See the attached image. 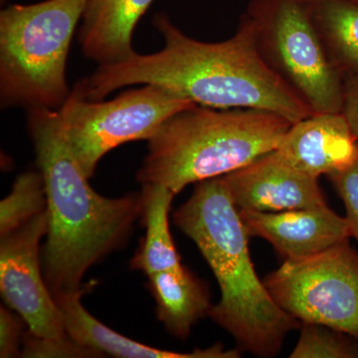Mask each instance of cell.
Here are the masks:
<instances>
[{"instance_id": "12", "label": "cell", "mask_w": 358, "mask_h": 358, "mask_svg": "<svg viewBox=\"0 0 358 358\" xmlns=\"http://www.w3.org/2000/svg\"><path fill=\"white\" fill-rule=\"evenodd\" d=\"M299 171L319 178L358 159V140L341 113L313 114L294 122L275 150Z\"/></svg>"}, {"instance_id": "4", "label": "cell", "mask_w": 358, "mask_h": 358, "mask_svg": "<svg viewBox=\"0 0 358 358\" xmlns=\"http://www.w3.org/2000/svg\"><path fill=\"white\" fill-rule=\"evenodd\" d=\"M292 124L266 110L193 106L167 120L148 141L136 178L143 185L164 186L178 194L192 183L226 176L274 152Z\"/></svg>"}, {"instance_id": "8", "label": "cell", "mask_w": 358, "mask_h": 358, "mask_svg": "<svg viewBox=\"0 0 358 358\" xmlns=\"http://www.w3.org/2000/svg\"><path fill=\"white\" fill-rule=\"evenodd\" d=\"M264 284L301 324H324L358 341V253L348 240L310 258L285 261Z\"/></svg>"}, {"instance_id": "15", "label": "cell", "mask_w": 358, "mask_h": 358, "mask_svg": "<svg viewBox=\"0 0 358 358\" xmlns=\"http://www.w3.org/2000/svg\"><path fill=\"white\" fill-rule=\"evenodd\" d=\"M157 319L176 338L185 339L212 306L205 285L183 267L148 275Z\"/></svg>"}, {"instance_id": "5", "label": "cell", "mask_w": 358, "mask_h": 358, "mask_svg": "<svg viewBox=\"0 0 358 358\" xmlns=\"http://www.w3.org/2000/svg\"><path fill=\"white\" fill-rule=\"evenodd\" d=\"M88 0L13 4L0 13L1 107L58 110L69 98L66 76L77 25Z\"/></svg>"}, {"instance_id": "1", "label": "cell", "mask_w": 358, "mask_h": 358, "mask_svg": "<svg viewBox=\"0 0 358 358\" xmlns=\"http://www.w3.org/2000/svg\"><path fill=\"white\" fill-rule=\"evenodd\" d=\"M152 24L164 39L162 50L147 55L136 52L117 64L98 66L75 85L78 93L102 101L117 90L155 85L214 109L266 110L292 124L313 115L264 61L245 14L235 34L221 42L192 38L166 13L155 15Z\"/></svg>"}, {"instance_id": "13", "label": "cell", "mask_w": 358, "mask_h": 358, "mask_svg": "<svg viewBox=\"0 0 358 358\" xmlns=\"http://www.w3.org/2000/svg\"><path fill=\"white\" fill-rule=\"evenodd\" d=\"M155 0H88L79 31L85 57L99 66L117 64L136 53V25Z\"/></svg>"}, {"instance_id": "9", "label": "cell", "mask_w": 358, "mask_h": 358, "mask_svg": "<svg viewBox=\"0 0 358 358\" xmlns=\"http://www.w3.org/2000/svg\"><path fill=\"white\" fill-rule=\"evenodd\" d=\"M48 231L47 211L1 237L0 292L6 305L20 315L34 336H67L64 317L45 282L40 241Z\"/></svg>"}, {"instance_id": "18", "label": "cell", "mask_w": 358, "mask_h": 358, "mask_svg": "<svg viewBox=\"0 0 358 358\" xmlns=\"http://www.w3.org/2000/svg\"><path fill=\"white\" fill-rule=\"evenodd\" d=\"M41 171H25L14 181L11 192L0 202V237L6 236L46 210Z\"/></svg>"}, {"instance_id": "11", "label": "cell", "mask_w": 358, "mask_h": 358, "mask_svg": "<svg viewBox=\"0 0 358 358\" xmlns=\"http://www.w3.org/2000/svg\"><path fill=\"white\" fill-rule=\"evenodd\" d=\"M249 237L268 241L286 260H301L350 238L345 217L329 206L282 212L239 211Z\"/></svg>"}, {"instance_id": "25", "label": "cell", "mask_w": 358, "mask_h": 358, "mask_svg": "<svg viewBox=\"0 0 358 358\" xmlns=\"http://www.w3.org/2000/svg\"><path fill=\"white\" fill-rule=\"evenodd\" d=\"M355 1H357V2H358V0H355Z\"/></svg>"}, {"instance_id": "16", "label": "cell", "mask_w": 358, "mask_h": 358, "mask_svg": "<svg viewBox=\"0 0 358 358\" xmlns=\"http://www.w3.org/2000/svg\"><path fill=\"white\" fill-rule=\"evenodd\" d=\"M141 195L145 236L131 260V268L148 277L182 267L169 230V210L176 194L164 186L145 185H143Z\"/></svg>"}, {"instance_id": "14", "label": "cell", "mask_w": 358, "mask_h": 358, "mask_svg": "<svg viewBox=\"0 0 358 358\" xmlns=\"http://www.w3.org/2000/svg\"><path fill=\"white\" fill-rule=\"evenodd\" d=\"M86 289L56 296L64 317L65 331L73 341L102 355L122 358H238L239 350H225L221 343L192 352H169L138 343L106 327L84 308Z\"/></svg>"}, {"instance_id": "3", "label": "cell", "mask_w": 358, "mask_h": 358, "mask_svg": "<svg viewBox=\"0 0 358 358\" xmlns=\"http://www.w3.org/2000/svg\"><path fill=\"white\" fill-rule=\"evenodd\" d=\"M178 229L194 242L217 280L220 300L209 315L259 357H273L301 322L282 310L257 275L249 235L222 176L197 183L173 215Z\"/></svg>"}, {"instance_id": "21", "label": "cell", "mask_w": 358, "mask_h": 358, "mask_svg": "<svg viewBox=\"0 0 358 358\" xmlns=\"http://www.w3.org/2000/svg\"><path fill=\"white\" fill-rule=\"evenodd\" d=\"M345 207L350 237L358 243V159L350 166L329 176Z\"/></svg>"}, {"instance_id": "2", "label": "cell", "mask_w": 358, "mask_h": 358, "mask_svg": "<svg viewBox=\"0 0 358 358\" xmlns=\"http://www.w3.org/2000/svg\"><path fill=\"white\" fill-rule=\"evenodd\" d=\"M27 122L46 189L42 271L56 298L82 289L87 271L124 243L143 215V195L96 193L66 140L58 110L29 109Z\"/></svg>"}, {"instance_id": "17", "label": "cell", "mask_w": 358, "mask_h": 358, "mask_svg": "<svg viewBox=\"0 0 358 358\" xmlns=\"http://www.w3.org/2000/svg\"><path fill=\"white\" fill-rule=\"evenodd\" d=\"M313 25L327 55L343 76L358 71V2L312 0Z\"/></svg>"}, {"instance_id": "6", "label": "cell", "mask_w": 358, "mask_h": 358, "mask_svg": "<svg viewBox=\"0 0 358 358\" xmlns=\"http://www.w3.org/2000/svg\"><path fill=\"white\" fill-rule=\"evenodd\" d=\"M244 14L264 61L313 114L341 113L343 76L327 55L308 4L251 0Z\"/></svg>"}, {"instance_id": "24", "label": "cell", "mask_w": 358, "mask_h": 358, "mask_svg": "<svg viewBox=\"0 0 358 358\" xmlns=\"http://www.w3.org/2000/svg\"><path fill=\"white\" fill-rule=\"evenodd\" d=\"M294 1L301 2V3L308 4L312 0H294Z\"/></svg>"}, {"instance_id": "20", "label": "cell", "mask_w": 358, "mask_h": 358, "mask_svg": "<svg viewBox=\"0 0 358 358\" xmlns=\"http://www.w3.org/2000/svg\"><path fill=\"white\" fill-rule=\"evenodd\" d=\"M21 357L28 358L49 357H103L102 353L80 345L69 338H44L28 331L23 338Z\"/></svg>"}, {"instance_id": "7", "label": "cell", "mask_w": 358, "mask_h": 358, "mask_svg": "<svg viewBox=\"0 0 358 358\" xmlns=\"http://www.w3.org/2000/svg\"><path fill=\"white\" fill-rule=\"evenodd\" d=\"M195 103L155 85H141L109 101H89L73 89L58 110L63 133L87 178L114 148L148 141L160 127Z\"/></svg>"}, {"instance_id": "23", "label": "cell", "mask_w": 358, "mask_h": 358, "mask_svg": "<svg viewBox=\"0 0 358 358\" xmlns=\"http://www.w3.org/2000/svg\"><path fill=\"white\" fill-rule=\"evenodd\" d=\"M341 114L358 140V71L343 76Z\"/></svg>"}, {"instance_id": "10", "label": "cell", "mask_w": 358, "mask_h": 358, "mask_svg": "<svg viewBox=\"0 0 358 358\" xmlns=\"http://www.w3.org/2000/svg\"><path fill=\"white\" fill-rule=\"evenodd\" d=\"M222 178L239 211L282 212L327 205L319 178L291 166L275 150Z\"/></svg>"}, {"instance_id": "19", "label": "cell", "mask_w": 358, "mask_h": 358, "mask_svg": "<svg viewBox=\"0 0 358 358\" xmlns=\"http://www.w3.org/2000/svg\"><path fill=\"white\" fill-rule=\"evenodd\" d=\"M289 357L358 358V341L343 331L324 324L303 322Z\"/></svg>"}, {"instance_id": "22", "label": "cell", "mask_w": 358, "mask_h": 358, "mask_svg": "<svg viewBox=\"0 0 358 358\" xmlns=\"http://www.w3.org/2000/svg\"><path fill=\"white\" fill-rule=\"evenodd\" d=\"M20 315H15L6 308H0V357H20V334L22 329Z\"/></svg>"}]
</instances>
